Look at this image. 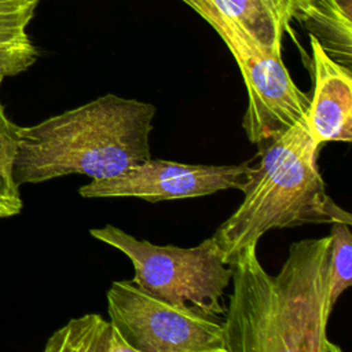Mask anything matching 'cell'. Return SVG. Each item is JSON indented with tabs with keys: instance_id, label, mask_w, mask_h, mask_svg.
Instances as JSON below:
<instances>
[{
	"instance_id": "cell-8",
	"label": "cell",
	"mask_w": 352,
	"mask_h": 352,
	"mask_svg": "<svg viewBox=\"0 0 352 352\" xmlns=\"http://www.w3.org/2000/svg\"><path fill=\"white\" fill-rule=\"evenodd\" d=\"M312 50L314 92L307 125L318 146L352 140V72L330 58L319 41L309 36Z\"/></svg>"
},
{
	"instance_id": "cell-14",
	"label": "cell",
	"mask_w": 352,
	"mask_h": 352,
	"mask_svg": "<svg viewBox=\"0 0 352 352\" xmlns=\"http://www.w3.org/2000/svg\"><path fill=\"white\" fill-rule=\"evenodd\" d=\"M351 224L331 223L330 254V298L336 304L338 297L351 286L352 278V234Z\"/></svg>"
},
{
	"instance_id": "cell-7",
	"label": "cell",
	"mask_w": 352,
	"mask_h": 352,
	"mask_svg": "<svg viewBox=\"0 0 352 352\" xmlns=\"http://www.w3.org/2000/svg\"><path fill=\"white\" fill-rule=\"evenodd\" d=\"M252 165H204L147 158L113 177L80 187L82 198H139L148 202L197 198L221 190L243 191Z\"/></svg>"
},
{
	"instance_id": "cell-5",
	"label": "cell",
	"mask_w": 352,
	"mask_h": 352,
	"mask_svg": "<svg viewBox=\"0 0 352 352\" xmlns=\"http://www.w3.org/2000/svg\"><path fill=\"white\" fill-rule=\"evenodd\" d=\"M220 36L234 56L248 89L242 126L250 143L258 146L307 120L309 96L292 80L276 54L263 45L214 0H182Z\"/></svg>"
},
{
	"instance_id": "cell-9",
	"label": "cell",
	"mask_w": 352,
	"mask_h": 352,
	"mask_svg": "<svg viewBox=\"0 0 352 352\" xmlns=\"http://www.w3.org/2000/svg\"><path fill=\"white\" fill-rule=\"evenodd\" d=\"M234 21L271 51L280 54V43L292 19L300 21L309 0H214Z\"/></svg>"
},
{
	"instance_id": "cell-6",
	"label": "cell",
	"mask_w": 352,
	"mask_h": 352,
	"mask_svg": "<svg viewBox=\"0 0 352 352\" xmlns=\"http://www.w3.org/2000/svg\"><path fill=\"white\" fill-rule=\"evenodd\" d=\"M107 312L133 352H227L224 323L161 300L131 280H114Z\"/></svg>"
},
{
	"instance_id": "cell-1",
	"label": "cell",
	"mask_w": 352,
	"mask_h": 352,
	"mask_svg": "<svg viewBox=\"0 0 352 352\" xmlns=\"http://www.w3.org/2000/svg\"><path fill=\"white\" fill-rule=\"evenodd\" d=\"M331 236L294 242L278 275L248 245L230 263L232 293L223 319L227 352H340L327 337Z\"/></svg>"
},
{
	"instance_id": "cell-4",
	"label": "cell",
	"mask_w": 352,
	"mask_h": 352,
	"mask_svg": "<svg viewBox=\"0 0 352 352\" xmlns=\"http://www.w3.org/2000/svg\"><path fill=\"white\" fill-rule=\"evenodd\" d=\"M89 234L131 260V282L146 293L206 316L226 315L223 298L232 271L212 236L198 246L179 248L138 239L113 224L91 228Z\"/></svg>"
},
{
	"instance_id": "cell-10",
	"label": "cell",
	"mask_w": 352,
	"mask_h": 352,
	"mask_svg": "<svg viewBox=\"0 0 352 352\" xmlns=\"http://www.w3.org/2000/svg\"><path fill=\"white\" fill-rule=\"evenodd\" d=\"M41 0H0V78L15 77L40 56L28 28Z\"/></svg>"
},
{
	"instance_id": "cell-12",
	"label": "cell",
	"mask_w": 352,
	"mask_h": 352,
	"mask_svg": "<svg viewBox=\"0 0 352 352\" xmlns=\"http://www.w3.org/2000/svg\"><path fill=\"white\" fill-rule=\"evenodd\" d=\"M45 352H133L111 320L96 314L70 319L44 346Z\"/></svg>"
},
{
	"instance_id": "cell-2",
	"label": "cell",
	"mask_w": 352,
	"mask_h": 352,
	"mask_svg": "<svg viewBox=\"0 0 352 352\" xmlns=\"http://www.w3.org/2000/svg\"><path fill=\"white\" fill-rule=\"evenodd\" d=\"M157 109L106 94L72 110L18 128L14 176L19 186L67 175L91 180L117 176L151 157Z\"/></svg>"
},
{
	"instance_id": "cell-13",
	"label": "cell",
	"mask_w": 352,
	"mask_h": 352,
	"mask_svg": "<svg viewBox=\"0 0 352 352\" xmlns=\"http://www.w3.org/2000/svg\"><path fill=\"white\" fill-rule=\"evenodd\" d=\"M0 78V88L3 84ZM18 128L8 117L0 99V220L21 213L23 202L19 184L14 176V161L18 150Z\"/></svg>"
},
{
	"instance_id": "cell-11",
	"label": "cell",
	"mask_w": 352,
	"mask_h": 352,
	"mask_svg": "<svg viewBox=\"0 0 352 352\" xmlns=\"http://www.w3.org/2000/svg\"><path fill=\"white\" fill-rule=\"evenodd\" d=\"M298 22L330 58L351 69L352 0H309Z\"/></svg>"
},
{
	"instance_id": "cell-3",
	"label": "cell",
	"mask_w": 352,
	"mask_h": 352,
	"mask_svg": "<svg viewBox=\"0 0 352 352\" xmlns=\"http://www.w3.org/2000/svg\"><path fill=\"white\" fill-rule=\"evenodd\" d=\"M319 148L307 120L258 144V161L252 165L241 205L212 235L228 265L243 248L257 245L272 228L352 224L351 213L326 191L318 166Z\"/></svg>"
}]
</instances>
